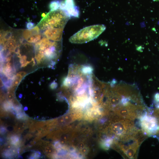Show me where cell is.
Instances as JSON below:
<instances>
[{
  "mask_svg": "<svg viewBox=\"0 0 159 159\" xmlns=\"http://www.w3.org/2000/svg\"><path fill=\"white\" fill-rule=\"evenodd\" d=\"M35 58L40 64L45 60L55 64L60 56L62 47L60 42H55L44 37L35 45Z\"/></svg>",
  "mask_w": 159,
  "mask_h": 159,
  "instance_id": "cell-1",
  "label": "cell"
},
{
  "mask_svg": "<svg viewBox=\"0 0 159 159\" xmlns=\"http://www.w3.org/2000/svg\"><path fill=\"white\" fill-rule=\"evenodd\" d=\"M69 19L66 13L59 8L47 13L37 26L42 31L48 28H64Z\"/></svg>",
  "mask_w": 159,
  "mask_h": 159,
  "instance_id": "cell-2",
  "label": "cell"
},
{
  "mask_svg": "<svg viewBox=\"0 0 159 159\" xmlns=\"http://www.w3.org/2000/svg\"><path fill=\"white\" fill-rule=\"evenodd\" d=\"M103 24H97L83 28L71 36L70 42L75 44H82L91 41L98 37L106 29Z\"/></svg>",
  "mask_w": 159,
  "mask_h": 159,
  "instance_id": "cell-3",
  "label": "cell"
},
{
  "mask_svg": "<svg viewBox=\"0 0 159 159\" xmlns=\"http://www.w3.org/2000/svg\"><path fill=\"white\" fill-rule=\"evenodd\" d=\"M59 8L63 10L70 18L79 17V9L75 5L74 0H65L60 3Z\"/></svg>",
  "mask_w": 159,
  "mask_h": 159,
  "instance_id": "cell-4",
  "label": "cell"
},
{
  "mask_svg": "<svg viewBox=\"0 0 159 159\" xmlns=\"http://www.w3.org/2000/svg\"><path fill=\"white\" fill-rule=\"evenodd\" d=\"M64 28H48L42 31V34L48 39L55 42H60Z\"/></svg>",
  "mask_w": 159,
  "mask_h": 159,
  "instance_id": "cell-5",
  "label": "cell"
},
{
  "mask_svg": "<svg viewBox=\"0 0 159 159\" xmlns=\"http://www.w3.org/2000/svg\"><path fill=\"white\" fill-rule=\"evenodd\" d=\"M144 118L142 121V126L144 129L150 132H157L159 127L157 125L155 119L153 117H146Z\"/></svg>",
  "mask_w": 159,
  "mask_h": 159,
  "instance_id": "cell-6",
  "label": "cell"
},
{
  "mask_svg": "<svg viewBox=\"0 0 159 159\" xmlns=\"http://www.w3.org/2000/svg\"><path fill=\"white\" fill-rule=\"evenodd\" d=\"M126 125L122 122H117L113 124L111 127L113 132L116 135H121L125 133L126 130Z\"/></svg>",
  "mask_w": 159,
  "mask_h": 159,
  "instance_id": "cell-7",
  "label": "cell"
},
{
  "mask_svg": "<svg viewBox=\"0 0 159 159\" xmlns=\"http://www.w3.org/2000/svg\"><path fill=\"white\" fill-rule=\"evenodd\" d=\"M40 29L37 26L31 29L24 30L22 33V36L26 40L35 34L40 33Z\"/></svg>",
  "mask_w": 159,
  "mask_h": 159,
  "instance_id": "cell-8",
  "label": "cell"
},
{
  "mask_svg": "<svg viewBox=\"0 0 159 159\" xmlns=\"http://www.w3.org/2000/svg\"><path fill=\"white\" fill-rule=\"evenodd\" d=\"M26 74L24 72H20L17 73L13 79L12 86L14 87L17 86Z\"/></svg>",
  "mask_w": 159,
  "mask_h": 159,
  "instance_id": "cell-9",
  "label": "cell"
},
{
  "mask_svg": "<svg viewBox=\"0 0 159 159\" xmlns=\"http://www.w3.org/2000/svg\"><path fill=\"white\" fill-rule=\"evenodd\" d=\"M9 61L4 66L2 70L3 74L7 77H10L12 75V67Z\"/></svg>",
  "mask_w": 159,
  "mask_h": 159,
  "instance_id": "cell-10",
  "label": "cell"
},
{
  "mask_svg": "<svg viewBox=\"0 0 159 159\" xmlns=\"http://www.w3.org/2000/svg\"><path fill=\"white\" fill-rule=\"evenodd\" d=\"M18 54V57L19 58L20 62L21 67H25L33 60H32L30 61L27 60V57L24 55L22 56L19 53V51L18 50L17 52Z\"/></svg>",
  "mask_w": 159,
  "mask_h": 159,
  "instance_id": "cell-11",
  "label": "cell"
},
{
  "mask_svg": "<svg viewBox=\"0 0 159 159\" xmlns=\"http://www.w3.org/2000/svg\"><path fill=\"white\" fill-rule=\"evenodd\" d=\"M42 34L41 33L34 35L29 38L26 41L30 43H36L41 39Z\"/></svg>",
  "mask_w": 159,
  "mask_h": 159,
  "instance_id": "cell-12",
  "label": "cell"
},
{
  "mask_svg": "<svg viewBox=\"0 0 159 159\" xmlns=\"http://www.w3.org/2000/svg\"><path fill=\"white\" fill-rule=\"evenodd\" d=\"M60 3L58 1H54L52 2L49 5L50 11L56 10L59 8Z\"/></svg>",
  "mask_w": 159,
  "mask_h": 159,
  "instance_id": "cell-13",
  "label": "cell"
},
{
  "mask_svg": "<svg viewBox=\"0 0 159 159\" xmlns=\"http://www.w3.org/2000/svg\"><path fill=\"white\" fill-rule=\"evenodd\" d=\"M34 23L32 22H28L26 24V27L28 29H31L34 26Z\"/></svg>",
  "mask_w": 159,
  "mask_h": 159,
  "instance_id": "cell-14",
  "label": "cell"
},
{
  "mask_svg": "<svg viewBox=\"0 0 159 159\" xmlns=\"http://www.w3.org/2000/svg\"><path fill=\"white\" fill-rule=\"evenodd\" d=\"M136 49L137 51L142 52L144 49V47L142 46H136Z\"/></svg>",
  "mask_w": 159,
  "mask_h": 159,
  "instance_id": "cell-15",
  "label": "cell"
},
{
  "mask_svg": "<svg viewBox=\"0 0 159 159\" xmlns=\"http://www.w3.org/2000/svg\"><path fill=\"white\" fill-rule=\"evenodd\" d=\"M154 98L156 101L159 102V93L157 92L155 94Z\"/></svg>",
  "mask_w": 159,
  "mask_h": 159,
  "instance_id": "cell-16",
  "label": "cell"
},
{
  "mask_svg": "<svg viewBox=\"0 0 159 159\" xmlns=\"http://www.w3.org/2000/svg\"><path fill=\"white\" fill-rule=\"evenodd\" d=\"M140 25L141 27L143 28L145 26V24L144 22H143L140 23Z\"/></svg>",
  "mask_w": 159,
  "mask_h": 159,
  "instance_id": "cell-17",
  "label": "cell"
},
{
  "mask_svg": "<svg viewBox=\"0 0 159 159\" xmlns=\"http://www.w3.org/2000/svg\"><path fill=\"white\" fill-rule=\"evenodd\" d=\"M43 14V15H44V14ZM42 16H44V15H42Z\"/></svg>",
  "mask_w": 159,
  "mask_h": 159,
  "instance_id": "cell-18",
  "label": "cell"
}]
</instances>
